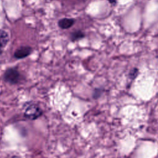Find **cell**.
Returning <instances> with one entry per match:
<instances>
[{
    "label": "cell",
    "mask_w": 158,
    "mask_h": 158,
    "mask_svg": "<svg viewBox=\"0 0 158 158\" xmlns=\"http://www.w3.org/2000/svg\"><path fill=\"white\" fill-rule=\"evenodd\" d=\"M43 114L41 108L35 104H28L25 109L24 116L30 120H35Z\"/></svg>",
    "instance_id": "obj_1"
},
{
    "label": "cell",
    "mask_w": 158,
    "mask_h": 158,
    "mask_svg": "<svg viewBox=\"0 0 158 158\" xmlns=\"http://www.w3.org/2000/svg\"><path fill=\"white\" fill-rule=\"evenodd\" d=\"M9 41V36L6 31L0 30V48H4Z\"/></svg>",
    "instance_id": "obj_5"
},
{
    "label": "cell",
    "mask_w": 158,
    "mask_h": 158,
    "mask_svg": "<svg viewBox=\"0 0 158 158\" xmlns=\"http://www.w3.org/2000/svg\"><path fill=\"white\" fill-rule=\"evenodd\" d=\"M4 78L7 82L10 84H16L19 81L20 73L16 69L10 68L6 71L4 75Z\"/></svg>",
    "instance_id": "obj_2"
},
{
    "label": "cell",
    "mask_w": 158,
    "mask_h": 158,
    "mask_svg": "<svg viewBox=\"0 0 158 158\" xmlns=\"http://www.w3.org/2000/svg\"><path fill=\"white\" fill-rule=\"evenodd\" d=\"M32 49L30 46H22L18 48L14 52V56L17 59H23L28 56L31 52Z\"/></svg>",
    "instance_id": "obj_3"
},
{
    "label": "cell",
    "mask_w": 158,
    "mask_h": 158,
    "mask_svg": "<svg viewBox=\"0 0 158 158\" xmlns=\"http://www.w3.org/2000/svg\"><path fill=\"white\" fill-rule=\"evenodd\" d=\"M85 36V35L81 31H74L72 35H71V39L73 41H75L76 40H78L79 39H81Z\"/></svg>",
    "instance_id": "obj_6"
},
{
    "label": "cell",
    "mask_w": 158,
    "mask_h": 158,
    "mask_svg": "<svg viewBox=\"0 0 158 158\" xmlns=\"http://www.w3.org/2000/svg\"><path fill=\"white\" fill-rule=\"evenodd\" d=\"M75 23V20L73 19L64 18L60 19L58 22V25L62 29H67L70 28Z\"/></svg>",
    "instance_id": "obj_4"
},
{
    "label": "cell",
    "mask_w": 158,
    "mask_h": 158,
    "mask_svg": "<svg viewBox=\"0 0 158 158\" xmlns=\"http://www.w3.org/2000/svg\"><path fill=\"white\" fill-rule=\"evenodd\" d=\"M110 3L111 4H115L116 2V0H108Z\"/></svg>",
    "instance_id": "obj_8"
},
{
    "label": "cell",
    "mask_w": 158,
    "mask_h": 158,
    "mask_svg": "<svg viewBox=\"0 0 158 158\" xmlns=\"http://www.w3.org/2000/svg\"><path fill=\"white\" fill-rule=\"evenodd\" d=\"M137 74H138V69H134L130 73V77L132 78V79H134L136 76H137Z\"/></svg>",
    "instance_id": "obj_7"
}]
</instances>
